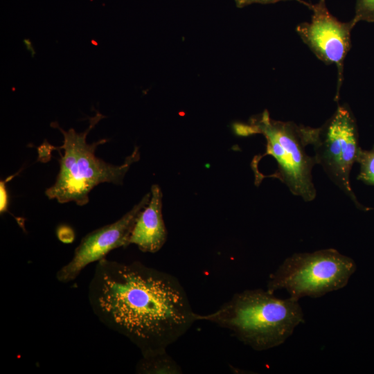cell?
<instances>
[{"label": "cell", "instance_id": "obj_17", "mask_svg": "<svg viewBox=\"0 0 374 374\" xmlns=\"http://www.w3.org/2000/svg\"><path fill=\"white\" fill-rule=\"evenodd\" d=\"M91 43H93V44H95V45H98V43L95 42L94 40H91Z\"/></svg>", "mask_w": 374, "mask_h": 374}, {"label": "cell", "instance_id": "obj_8", "mask_svg": "<svg viewBox=\"0 0 374 374\" xmlns=\"http://www.w3.org/2000/svg\"><path fill=\"white\" fill-rule=\"evenodd\" d=\"M150 193L117 221L87 234L75 248L71 260L56 274L58 281L66 283L75 280L88 265L105 258L111 251L128 246V240L142 210L150 200Z\"/></svg>", "mask_w": 374, "mask_h": 374}, {"label": "cell", "instance_id": "obj_9", "mask_svg": "<svg viewBox=\"0 0 374 374\" xmlns=\"http://www.w3.org/2000/svg\"><path fill=\"white\" fill-rule=\"evenodd\" d=\"M150 200L140 213L130 233L128 245L136 244L143 252L156 253L167 239L162 217V193L158 185L151 188Z\"/></svg>", "mask_w": 374, "mask_h": 374}, {"label": "cell", "instance_id": "obj_11", "mask_svg": "<svg viewBox=\"0 0 374 374\" xmlns=\"http://www.w3.org/2000/svg\"><path fill=\"white\" fill-rule=\"evenodd\" d=\"M357 162L359 164L357 179L374 186V147L370 150H364L360 148Z\"/></svg>", "mask_w": 374, "mask_h": 374}, {"label": "cell", "instance_id": "obj_16", "mask_svg": "<svg viewBox=\"0 0 374 374\" xmlns=\"http://www.w3.org/2000/svg\"><path fill=\"white\" fill-rule=\"evenodd\" d=\"M24 44L27 46V48L29 51H30L31 54H32V57H34V55L35 54V52L32 46V43L30 41L29 39H24Z\"/></svg>", "mask_w": 374, "mask_h": 374}, {"label": "cell", "instance_id": "obj_13", "mask_svg": "<svg viewBox=\"0 0 374 374\" xmlns=\"http://www.w3.org/2000/svg\"><path fill=\"white\" fill-rule=\"evenodd\" d=\"M56 233L57 238L63 243L69 244L74 240L75 233L69 226L61 225L58 226Z\"/></svg>", "mask_w": 374, "mask_h": 374}, {"label": "cell", "instance_id": "obj_5", "mask_svg": "<svg viewBox=\"0 0 374 374\" xmlns=\"http://www.w3.org/2000/svg\"><path fill=\"white\" fill-rule=\"evenodd\" d=\"M355 269V261L335 249L296 253L270 275L267 290L274 294L285 289L297 301L317 298L344 287Z\"/></svg>", "mask_w": 374, "mask_h": 374}, {"label": "cell", "instance_id": "obj_2", "mask_svg": "<svg viewBox=\"0 0 374 374\" xmlns=\"http://www.w3.org/2000/svg\"><path fill=\"white\" fill-rule=\"evenodd\" d=\"M197 321L227 329L243 344L261 351L283 344L304 319L299 301L255 289L235 294L212 313L197 314Z\"/></svg>", "mask_w": 374, "mask_h": 374}, {"label": "cell", "instance_id": "obj_7", "mask_svg": "<svg viewBox=\"0 0 374 374\" xmlns=\"http://www.w3.org/2000/svg\"><path fill=\"white\" fill-rule=\"evenodd\" d=\"M312 10L310 22H303L296 30L303 42L318 59L326 64H335L337 68V89L335 100L338 101L343 80L344 61L351 47V31L357 24L353 19L340 21L328 10L326 0L310 3Z\"/></svg>", "mask_w": 374, "mask_h": 374}, {"label": "cell", "instance_id": "obj_14", "mask_svg": "<svg viewBox=\"0 0 374 374\" xmlns=\"http://www.w3.org/2000/svg\"><path fill=\"white\" fill-rule=\"evenodd\" d=\"M281 1H296L308 7L310 5V3H307L302 0H235V3L238 8H241L253 3L268 4L274 3Z\"/></svg>", "mask_w": 374, "mask_h": 374}, {"label": "cell", "instance_id": "obj_10", "mask_svg": "<svg viewBox=\"0 0 374 374\" xmlns=\"http://www.w3.org/2000/svg\"><path fill=\"white\" fill-rule=\"evenodd\" d=\"M136 372L142 374H180L182 370L166 350L142 356L136 364Z\"/></svg>", "mask_w": 374, "mask_h": 374}, {"label": "cell", "instance_id": "obj_1", "mask_svg": "<svg viewBox=\"0 0 374 374\" xmlns=\"http://www.w3.org/2000/svg\"><path fill=\"white\" fill-rule=\"evenodd\" d=\"M88 299L99 321L127 338L142 356L166 351L197 321L179 280L139 261L97 262Z\"/></svg>", "mask_w": 374, "mask_h": 374}, {"label": "cell", "instance_id": "obj_6", "mask_svg": "<svg viewBox=\"0 0 374 374\" xmlns=\"http://www.w3.org/2000/svg\"><path fill=\"white\" fill-rule=\"evenodd\" d=\"M356 121L348 106L338 105L332 116L320 127L305 126L304 139L312 145L314 158L330 180L358 207L350 186V175L357 162L360 147Z\"/></svg>", "mask_w": 374, "mask_h": 374}, {"label": "cell", "instance_id": "obj_4", "mask_svg": "<svg viewBox=\"0 0 374 374\" xmlns=\"http://www.w3.org/2000/svg\"><path fill=\"white\" fill-rule=\"evenodd\" d=\"M234 128L240 136L261 134L266 139L265 153L254 157L251 162L255 176L260 173L259 161L265 155H270L276 161L277 170L268 177L278 179L293 195L305 202L315 199L317 191L312 170L317 163L314 157L305 152L304 125L274 120L265 109L251 118L248 124L237 123Z\"/></svg>", "mask_w": 374, "mask_h": 374}, {"label": "cell", "instance_id": "obj_12", "mask_svg": "<svg viewBox=\"0 0 374 374\" xmlns=\"http://www.w3.org/2000/svg\"><path fill=\"white\" fill-rule=\"evenodd\" d=\"M353 20L374 22V0H356L355 16Z\"/></svg>", "mask_w": 374, "mask_h": 374}, {"label": "cell", "instance_id": "obj_15", "mask_svg": "<svg viewBox=\"0 0 374 374\" xmlns=\"http://www.w3.org/2000/svg\"><path fill=\"white\" fill-rule=\"evenodd\" d=\"M7 180H1L0 182V212L1 214L8 211V194L6 186Z\"/></svg>", "mask_w": 374, "mask_h": 374}, {"label": "cell", "instance_id": "obj_3", "mask_svg": "<svg viewBox=\"0 0 374 374\" xmlns=\"http://www.w3.org/2000/svg\"><path fill=\"white\" fill-rule=\"evenodd\" d=\"M103 118L105 116L97 111L96 116L90 118L89 127L80 133L73 128L65 131L57 122L51 123V127L59 129L64 137L62 145L52 147L54 150L62 149L64 154L59 151L61 158L58 160L60 170L57 179L45 192L49 199H55L60 204L74 202L79 206L85 205L94 187L102 183L122 184L131 165L139 161L138 148H135L119 166L106 163L96 156V148L106 143L107 139L89 144L87 142V136Z\"/></svg>", "mask_w": 374, "mask_h": 374}]
</instances>
